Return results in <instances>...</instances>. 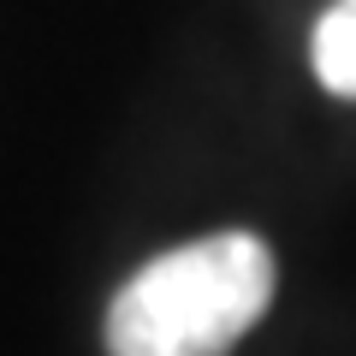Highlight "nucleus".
Here are the masks:
<instances>
[{"mask_svg":"<svg viewBox=\"0 0 356 356\" xmlns=\"http://www.w3.org/2000/svg\"><path fill=\"white\" fill-rule=\"evenodd\" d=\"M273 303V250L214 232L154 255L107 309V356H226Z\"/></svg>","mask_w":356,"mask_h":356,"instance_id":"1","label":"nucleus"},{"mask_svg":"<svg viewBox=\"0 0 356 356\" xmlns=\"http://www.w3.org/2000/svg\"><path fill=\"white\" fill-rule=\"evenodd\" d=\"M309 60H315V77L332 95L356 102V0H332L327 6V18L309 36Z\"/></svg>","mask_w":356,"mask_h":356,"instance_id":"2","label":"nucleus"}]
</instances>
